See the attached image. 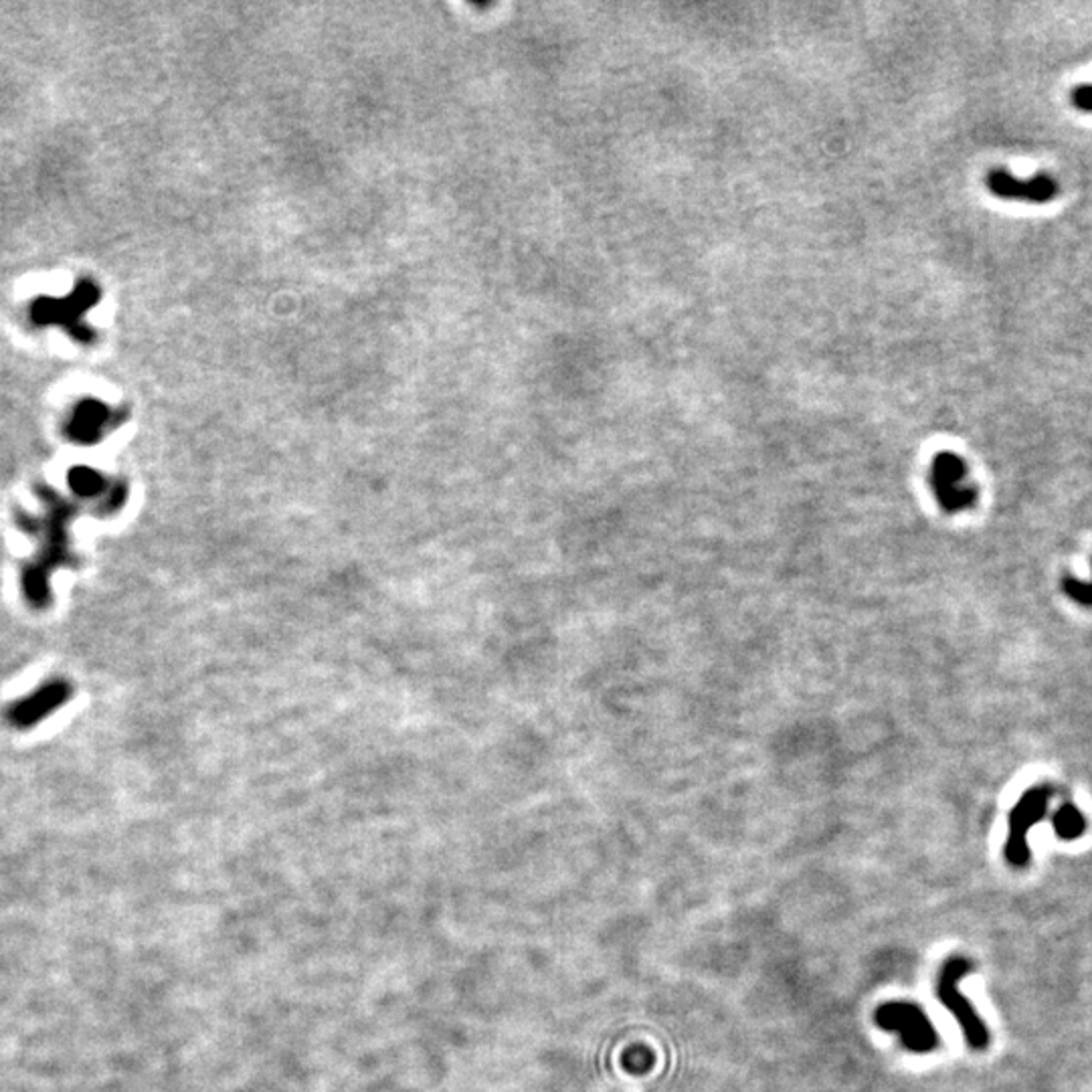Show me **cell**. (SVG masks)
<instances>
[{"label": "cell", "mask_w": 1092, "mask_h": 1092, "mask_svg": "<svg viewBox=\"0 0 1092 1092\" xmlns=\"http://www.w3.org/2000/svg\"><path fill=\"white\" fill-rule=\"evenodd\" d=\"M97 300H100V290L95 288V283L81 280L65 298H37L31 304L29 316H31L35 326H59L67 330V334L73 336L78 342H92L94 330L84 322V316L92 310Z\"/></svg>", "instance_id": "1"}, {"label": "cell", "mask_w": 1092, "mask_h": 1092, "mask_svg": "<svg viewBox=\"0 0 1092 1092\" xmlns=\"http://www.w3.org/2000/svg\"><path fill=\"white\" fill-rule=\"evenodd\" d=\"M971 971H973V965L965 957H951L945 961L939 973L937 996L940 1004L955 1015L971 1048L985 1050L989 1046V1030L983 1023L981 1015L971 1006V1001L959 991V981L963 977H967Z\"/></svg>", "instance_id": "2"}, {"label": "cell", "mask_w": 1092, "mask_h": 1092, "mask_svg": "<svg viewBox=\"0 0 1092 1092\" xmlns=\"http://www.w3.org/2000/svg\"><path fill=\"white\" fill-rule=\"evenodd\" d=\"M876 1026L899 1034L902 1046L915 1054H929L939 1046V1034L932 1022L916 1004L888 1001L876 1009Z\"/></svg>", "instance_id": "3"}, {"label": "cell", "mask_w": 1092, "mask_h": 1092, "mask_svg": "<svg viewBox=\"0 0 1092 1092\" xmlns=\"http://www.w3.org/2000/svg\"><path fill=\"white\" fill-rule=\"evenodd\" d=\"M1050 795L1048 787H1031L1009 811L1006 860L1015 868H1023V866L1030 864L1031 852L1028 846V833L1040 819H1044L1046 811H1048Z\"/></svg>", "instance_id": "4"}, {"label": "cell", "mask_w": 1092, "mask_h": 1092, "mask_svg": "<svg viewBox=\"0 0 1092 1092\" xmlns=\"http://www.w3.org/2000/svg\"><path fill=\"white\" fill-rule=\"evenodd\" d=\"M967 464L953 451H939L931 465V488L939 506L948 514L971 508L977 500L973 486L965 484Z\"/></svg>", "instance_id": "5"}, {"label": "cell", "mask_w": 1092, "mask_h": 1092, "mask_svg": "<svg viewBox=\"0 0 1092 1092\" xmlns=\"http://www.w3.org/2000/svg\"><path fill=\"white\" fill-rule=\"evenodd\" d=\"M985 186L993 197L1028 205H1046L1058 197L1060 185L1048 172H1038L1030 178L1015 177L1006 168H991L985 177Z\"/></svg>", "instance_id": "6"}, {"label": "cell", "mask_w": 1092, "mask_h": 1092, "mask_svg": "<svg viewBox=\"0 0 1092 1092\" xmlns=\"http://www.w3.org/2000/svg\"><path fill=\"white\" fill-rule=\"evenodd\" d=\"M71 688L70 684L63 680H53L47 682L45 686L37 688L33 694H29L27 698H21L19 702H14L9 710H6V718L11 720V725L19 727V728H29L37 725V722H41L43 718H47L49 714H53L57 710V708H62L67 700H70Z\"/></svg>", "instance_id": "7"}, {"label": "cell", "mask_w": 1092, "mask_h": 1092, "mask_svg": "<svg viewBox=\"0 0 1092 1092\" xmlns=\"http://www.w3.org/2000/svg\"><path fill=\"white\" fill-rule=\"evenodd\" d=\"M105 423H108V409L97 401H84L75 406L70 423H67V435L78 443H94L100 439Z\"/></svg>", "instance_id": "8"}, {"label": "cell", "mask_w": 1092, "mask_h": 1092, "mask_svg": "<svg viewBox=\"0 0 1092 1092\" xmlns=\"http://www.w3.org/2000/svg\"><path fill=\"white\" fill-rule=\"evenodd\" d=\"M1052 825H1054V833L1058 835L1060 840L1071 842L1080 838L1087 830V819L1080 813V809L1076 808L1072 803H1064L1062 808L1056 809L1052 817Z\"/></svg>", "instance_id": "9"}, {"label": "cell", "mask_w": 1092, "mask_h": 1092, "mask_svg": "<svg viewBox=\"0 0 1092 1092\" xmlns=\"http://www.w3.org/2000/svg\"><path fill=\"white\" fill-rule=\"evenodd\" d=\"M67 480H70V486H71L73 492L78 494V496H86V498H89V496L100 494L102 488H103L102 473L95 472L94 468H86V465H78V468H71Z\"/></svg>", "instance_id": "10"}, {"label": "cell", "mask_w": 1092, "mask_h": 1092, "mask_svg": "<svg viewBox=\"0 0 1092 1092\" xmlns=\"http://www.w3.org/2000/svg\"><path fill=\"white\" fill-rule=\"evenodd\" d=\"M1062 589L1079 605L1092 607V579L1090 581H1080V579L1066 577L1062 581Z\"/></svg>", "instance_id": "11"}, {"label": "cell", "mask_w": 1092, "mask_h": 1092, "mask_svg": "<svg viewBox=\"0 0 1092 1092\" xmlns=\"http://www.w3.org/2000/svg\"><path fill=\"white\" fill-rule=\"evenodd\" d=\"M623 1064L628 1068L629 1072H647L653 1064V1056L652 1052L647 1048H631L628 1054L623 1056Z\"/></svg>", "instance_id": "12"}, {"label": "cell", "mask_w": 1092, "mask_h": 1092, "mask_svg": "<svg viewBox=\"0 0 1092 1092\" xmlns=\"http://www.w3.org/2000/svg\"><path fill=\"white\" fill-rule=\"evenodd\" d=\"M1071 103L1082 114H1092V84L1074 87L1071 92Z\"/></svg>", "instance_id": "13"}]
</instances>
